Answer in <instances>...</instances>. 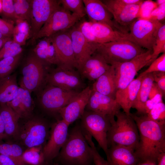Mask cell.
Returning <instances> with one entry per match:
<instances>
[{
	"instance_id": "cell-4",
	"label": "cell",
	"mask_w": 165,
	"mask_h": 165,
	"mask_svg": "<svg viewBox=\"0 0 165 165\" xmlns=\"http://www.w3.org/2000/svg\"><path fill=\"white\" fill-rule=\"evenodd\" d=\"M146 51L137 44L127 40L99 43L96 52L112 65L129 61Z\"/></svg>"
},
{
	"instance_id": "cell-34",
	"label": "cell",
	"mask_w": 165,
	"mask_h": 165,
	"mask_svg": "<svg viewBox=\"0 0 165 165\" xmlns=\"http://www.w3.org/2000/svg\"><path fill=\"white\" fill-rule=\"evenodd\" d=\"M21 57V54L0 61V80L11 75L18 64Z\"/></svg>"
},
{
	"instance_id": "cell-57",
	"label": "cell",
	"mask_w": 165,
	"mask_h": 165,
	"mask_svg": "<svg viewBox=\"0 0 165 165\" xmlns=\"http://www.w3.org/2000/svg\"><path fill=\"white\" fill-rule=\"evenodd\" d=\"M156 3L158 6L165 3V0H157L156 1Z\"/></svg>"
},
{
	"instance_id": "cell-9",
	"label": "cell",
	"mask_w": 165,
	"mask_h": 165,
	"mask_svg": "<svg viewBox=\"0 0 165 165\" xmlns=\"http://www.w3.org/2000/svg\"><path fill=\"white\" fill-rule=\"evenodd\" d=\"M81 18L65 10L60 5L53 13L32 40L49 37L58 32L68 30Z\"/></svg>"
},
{
	"instance_id": "cell-20",
	"label": "cell",
	"mask_w": 165,
	"mask_h": 165,
	"mask_svg": "<svg viewBox=\"0 0 165 165\" xmlns=\"http://www.w3.org/2000/svg\"><path fill=\"white\" fill-rule=\"evenodd\" d=\"M101 1L113 16L114 21L119 26H129L136 19L139 17L142 3L123 6L115 4L112 0Z\"/></svg>"
},
{
	"instance_id": "cell-22",
	"label": "cell",
	"mask_w": 165,
	"mask_h": 165,
	"mask_svg": "<svg viewBox=\"0 0 165 165\" xmlns=\"http://www.w3.org/2000/svg\"><path fill=\"white\" fill-rule=\"evenodd\" d=\"M106 156L108 165H137L139 162L134 150L123 146L109 147Z\"/></svg>"
},
{
	"instance_id": "cell-1",
	"label": "cell",
	"mask_w": 165,
	"mask_h": 165,
	"mask_svg": "<svg viewBox=\"0 0 165 165\" xmlns=\"http://www.w3.org/2000/svg\"><path fill=\"white\" fill-rule=\"evenodd\" d=\"M130 115L138 129L139 141L134 152L139 162L157 164L159 156L165 152V122L154 120L147 115Z\"/></svg>"
},
{
	"instance_id": "cell-14",
	"label": "cell",
	"mask_w": 165,
	"mask_h": 165,
	"mask_svg": "<svg viewBox=\"0 0 165 165\" xmlns=\"http://www.w3.org/2000/svg\"><path fill=\"white\" fill-rule=\"evenodd\" d=\"M46 82L47 84L69 90H77L85 86L78 71L58 66L47 73Z\"/></svg>"
},
{
	"instance_id": "cell-5",
	"label": "cell",
	"mask_w": 165,
	"mask_h": 165,
	"mask_svg": "<svg viewBox=\"0 0 165 165\" xmlns=\"http://www.w3.org/2000/svg\"><path fill=\"white\" fill-rule=\"evenodd\" d=\"M82 128L93 137L106 155L108 147L107 134L111 125L110 118L98 113L85 110L80 118Z\"/></svg>"
},
{
	"instance_id": "cell-7",
	"label": "cell",
	"mask_w": 165,
	"mask_h": 165,
	"mask_svg": "<svg viewBox=\"0 0 165 165\" xmlns=\"http://www.w3.org/2000/svg\"><path fill=\"white\" fill-rule=\"evenodd\" d=\"M79 92L47 84L41 90L39 100L42 108L52 113H58Z\"/></svg>"
},
{
	"instance_id": "cell-41",
	"label": "cell",
	"mask_w": 165,
	"mask_h": 165,
	"mask_svg": "<svg viewBox=\"0 0 165 165\" xmlns=\"http://www.w3.org/2000/svg\"><path fill=\"white\" fill-rule=\"evenodd\" d=\"M2 13L6 20L15 22L16 19L13 0H2Z\"/></svg>"
},
{
	"instance_id": "cell-60",
	"label": "cell",
	"mask_w": 165,
	"mask_h": 165,
	"mask_svg": "<svg viewBox=\"0 0 165 165\" xmlns=\"http://www.w3.org/2000/svg\"></svg>"
},
{
	"instance_id": "cell-2",
	"label": "cell",
	"mask_w": 165,
	"mask_h": 165,
	"mask_svg": "<svg viewBox=\"0 0 165 165\" xmlns=\"http://www.w3.org/2000/svg\"><path fill=\"white\" fill-rule=\"evenodd\" d=\"M59 165H94L93 152L79 124L70 130L67 140L54 160Z\"/></svg>"
},
{
	"instance_id": "cell-30",
	"label": "cell",
	"mask_w": 165,
	"mask_h": 165,
	"mask_svg": "<svg viewBox=\"0 0 165 165\" xmlns=\"http://www.w3.org/2000/svg\"><path fill=\"white\" fill-rule=\"evenodd\" d=\"M15 23L13 40L21 46L24 45L26 40L30 38V25L26 20L17 19Z\"/></svg>"
},
{
	"instance_id": "cell-27",
	"label": "cell",
	"mask_w": 165,
	"mask_h": 165,
	"mask_svg": "<svg viewBox=\"0 0 165 165\" xmlns=\"http://www.w3.org/2000/svg\"><path fill=\"white\" fill-rule=\"evenodd\" d=\"M0 115L2 118L6 136H18L20 116L6 104L0 105Z\"/></svg>"
},
{
	"instance_id": "cell-45",
	"label": "cell",
	"mask_w": 165,
	"mask_h": 165,
	"mask_svg": "<svg viewBox=\"0 0 165 165\" xmlns=\"http://www.w3.org/2000/svg\"><path fill=\"white\" fill-rule=\"evenodd\" d=\"M13 22L0 18V33L9 38L13 37Z\"/></svg>"
},
{
	"instance_id": "cell-31",
	"label": "cell",
	"mask_w": 165,
	"mask_h": 165,
	"mask_svg": "<svg viewBox=\"0 0 165 165\" xmlns=\"http://www.w3.org/2000/svg\"><path fill=\"white\" fill-rule=\"evenodd\" d=\"M43 146L28 148L24 151L23 159L28 165H44L46 162L42 152Z\"/></svg>"
},
{
	"instance_id": "cell-46",
	"label": "cell",
	"mask_w": 165,
	"mask_h": 165,
	"mask_svg": "<svg viewBox=\"0 0 165 165\" xmlns=\"http://www.w3.org/2000/svg\"><path fill=\"white\" fill-rule=\"evenodd\" d=\"M165 17V3L158 6L152 12L148 20L160 21L163 20Z\"/></svg>"
},
{
	"instance_id": "cell-12",
	"label": "cell",
	"mask_w": 165,
	"mask_h": 165,
	"mask_svg": "<svg viewBox=\"0 0 165 165\" xmlns=\"http://www.w3.org/2000/svg\"><path fill=\"white\" fill-rule=\"evenodd\" d=\"M69 126L62 119L52 125L49 137L42 148L46 162L53 161L58 155L67 140Z\"/></svg>"
},
{
	"instance_id": "cell-48",
	"label": "cell",
	"mask_w": 165,
	"mask_h": 165,
	"mask_svg": "<svg viewBox=\"0 0 165 165\" xmlns=\"http://www.w3.org/2000/svg\"><path fill=\"white\" fill-rule=\"evenodd\" d=\"M163 95L158 94L150 99H148L145 105V110L146 115L154 107L159 103L163 102Z\"/></svg>"
},
{
	"instance_id": "cell-10",
	"label": "cell",
	"mask_w": 165,
	"mask_h": 165,
	"mask_svg": "<svg viewBox=\"0 0 165 165\" xmlns=\"http://www.w3.org/2000/svg\"><path fill=\"white\" fill-rule=\"evenodd\" d=\"M51 126L42 119L32 118L25 123L18 136L28 148L43 147L49 137Z\"/></svg>"
},
{
	"instance_id": "cell-3",
	"label": "cell",
	"mask_w": 165,
	"mask_h": 165,
	"mask_svg": "<svg viewBox=\"0 0 165 165\" xmlns=\"http://www.w3.org/2000/svg\"><path fill=\"white\" fill-rule=\"evenodd\" d=\"M115 116L116 120L111 123L107 134L108 148L115 145L130 148L135 150L139 139L136 124L130 115L118 111Z\"/></svg>"
},
{
	"instance_id": "cell-8",
	"label": "cell",
	"mask_w": 165,
	"mask_h": 165,
	"mask_svg": "<svg viewBox=\"0 0 165 165\" xmlns=\"http://www.w3.org/2000/svg\"><path fill=\"white\" fill-rule=\"evenodd\" d=\"M152 52V50H147L129 61L112 65L115 71L117 90L126 88L139 70L148 65Z\"/></svg>"
},
{
	"instance_id": "cell-47",
	"label": "cell",
	"mask_w": 165,
	"mask_h": 165,
	"mask_svg": "<svg viewBox=\"0 0 165 165\" xmlns=\"http://www.w3.org/2000/svg\"><path fill=\"white\" fill-rule=\"evenodd\" d=\"M152 73L154 82L156 83L164 96L165 94V72H157Z\"/></svg>"
},
{
	"instance_id": "cell-28",
	"label": "cell",
	"mask_w": 165,
	"mask_h": 165,
	"mask_svg": "<svg viewBox=\"0 0 165 165\" xmlns=\"http://www.w3.org/2000/svg\"><path fill=\"white\" fill-rule=\"evenodd\" d=\"M19 87L16 75L14 74L0 80V105L6 104L16 96Z\"/></svg>"
},
{
	"instance_id": "cell-43",
	"label": "cell",
	"mask_w": 165,
	"mask_h": 165,
	"mask_svg": "<svg viewBox=\"0 0 165 165\" xmlns=\"http://www.w3.org/2000/svg\"><path fill=\"white\" fill-rule=\"evenodd\" d=\"M157 6L156 2L153 1H144L141 6L138 19L148 20L152 11Z\"/></svg>"
},
{
	"instance_id": "cell-36",
	"label": "cell",
	"mask_w": 165,
	"mask_h": 165,
	"mask_svg": "<svg viewBox=\"0 0 165 165\" xmlns=\"http://www.w3.org/2000/svg\"><path fill=\"white\" fill-rule=\"evenodd\" d=\"M58 2L64 9L82 18L86 14L82 0H60Z\"/></svg>"
},
{
	"instance_id": "cell-15",
	"label": "cell",
	"mask_w": 165,
	"mask_h": 165,
	"mask_svg": "<svg viewBox=\"0 0 165 165\" xmlns=\"http://www.w3.org/2000/svg\"><path fill=\"white\" fill-rule=\"evenodd\" d=\"M30 38L32 39L60 6L58 0H31Z\"/></svg>"
},
{
	"instance_id": "cell-24",
	"label": "cell",
	"mask_w": 165,
	"mask_h": 165,
	"mask_svg": "<svg viewBox=\"0 0 165 165\" xmlns=\"http://www.w3.org/2000/svg\"><path fill=\"white\" fill-rule=\"evenodd\" d=\"M143 76L139 75L125 88L117 90L115 99L123 111L129 115L136 98Z\"/></svg>"
},
{
	"instance_id": "cell-42",
	"label": "cell",
	"mask_w": 165,
	"mask_h": 165,
	"mask_svg": "<svg viewBox=\"0 0 165 165\" xmlns=\"http://www.w3.org/2000/svg\"><path fill=\"white\" fill-rule=\"evenodd\" d=\"M78 25L80 31L88 42L99 43L97 39L91 31L90 21L84 20L81 22H78Z\"/></svg>"
},
{
	"instance_id": "cell-17",
	"label": "cell",
	"mask_w": 165,
	"mask_h": 165,
	"mask_svg": "<svg viewBox=\"0 0 165 165\" xmlns=\"http://www.w3.org/2000/svg\"><path fill=\"white\" fill-rule=\"evenodd\" d=\"M91 91L88 86L79 92L59 111L62 119L70 125L80 119L85 111Z\"/></svg>"
},
{
	"instance_id": "cell-58",
	"label": "cell",
	"mask_w": 165,
	"mask_h": 165,
	"mask_svg": "<svg viewBox=\"0 0 165 165\" xmlns=\"http://www.w3.org/2000/svg\"><path fill=\"white\" fill-rule=\"evenodd\" d=\"M44 165H59L57 163L53 161L47 162Z\"/></svg>"
},
{
	"instance_id": "cell-50",
	"label": "cell",
	"mask_w": 165,
	"mask_h": 165,
	"mask_svg": "<svg viewBox=\"0 0 165 165\" xmlns=\"http://www.w3.org/2000/svg\"><path fill=\"white\" fill-rule=\"evenodd\" d=\"M158 94H163L156 83L154 82L150 89L148 97V99H150Z\"/></svg>"
},
{
	"instance_id": "cell-44",
	"label": "cell",
	"mask_w": 165,
	"mask_h": 165,
	"mask_svg": "<svg viewBox=\"0 0 165 165\" xmlns=\"http://www.w3.org/2000/svg\"><path fill=\"white\" fill-rule=\"evenodd\" d=\"M86 139L92 150L94 165H108L106 160L100 155L97 151L92 140V137L88 135L86 136Z\"/></svg>"
},
{
	"instance_id": "cell-39",
	"label": "cell",
	"mask_w": 165,
	"mask_h": 165,
	"mask_svg": "<svg viewBox=\"0 0 165 165\" xmlns=\"http://www.w3.org/2000/svg\"><path fill=\"white\" fill-rule=\"evenodd\" d=\"M157 72H165V53L154 60L149 67L139 75L143 76L147 74Z\"/></svg>"
},
{
	"instance_id": "cell-11",
	"label": "cell",
	"mask_w": 165,
	"mask_h": 165,
	"mask_svg": "<svg viewBox=\"0 0 165 165\" xmlns=\"http://www.w3.org/2000/svg\"><path fill=\"white\" fill-rule=\"evenodd\" d=\"M163 24L158 21L137 19L129 26V33L139 46L152 50L158 30Z\"/></svg>"
},
{
	"instance_id": "cell-56",
	"label": "cell",
	"mask_w": 165,
	"mask_h": 165,
	"mask_svg": "<svg viewBox=\"0 0 165 165\" xmlns=\"http://www.w3.org/2000/svg\"><path fill=\"white\" fill-rule=\"evenodd\" d=\"M137 165H157V164L153 162L145 161L139 162Z\"/></svg>"
},
{
	"instance_id": "cell-59",
	"label": "cell",
	"mask_w": 165,
	"mask_h": 165,
	"mask_svg": "<svg viewBox=\"0 0 165 165\" xmlns=\"http://www.w3.org/2000/svg\"><path fill=\"white\" fill-rule=\"evenodd\" d=\"M2 12V0H0V13Z\"/></svg>"
},
{
	"instance_id": "cell-23",
	"label": "cell",
	"mask_w": 165,
	"mask_h": 165,
	"mask_svg": "<svg viewBox=\"0 0 165 165\" xmlns=\"http://www.w3.org/2000/svg\"><path fill=\"white\" fill-rule=\"evenodd\" d=\"M90 22L92 33L99 43L119 40H127L136 43L129 33L114 30L105 24Z\"/></svg>"
},
{
	"instance_id": "cell-55",
	"label": "cell",
	"mask_w": 165,
	"mask_h": 165,
	"mask_svg": "<svg viewBox=\"0 0 165 165\" xmlns=\"http://www.w3.org/2000/svg\"><path fill=\"white\" fill-rule=\"evenodd\" d=\"M157 165H165V152L162 153L159 156Z\"/></svg>"
},
{
	"instance_id": "cell-37",
	"label": "cell",
	"mask_w": 165,
	"mask_h": 165,
	"mask_svg": "<svg viewBox=\"0 0 165 165\" xmlns=\"http://www.w3.org/2000/svg\"><path fill=\"white\" fill-rule=\"evenodd\" d=\"M31 93L24 89L19 115L20 118H29L32 114L35 105Z\"/></svg>"
},
{
	"instance_id": "cell-29",
	"label": "cell",
	"mask_w": 165,
	"mask_h": 165,
	"mask_svg": "<svg viewBox=\"0 0 165 165\" xmlns=\"http://www.w3.org/2000/svg\"><path fill=\"white\" fill-rule=\"evenodd\" d=\"M23 151L22 148L14 143L0 144V153L8 157L16 165H28L23 159Z\"/></svg>"
},
{
	"instance_id": "cell-54",
	"label": "cell",
	"mask_w": 165,
	"mask_h": 165,
	"mask_svg": "<svg viewBox=\"0 0 165 165\" xmlns=\"http://www.w3.org/2000/svg\"><path fill=\"white\" fill-rule=\"evenodd\" d=\"M11 38L5 36L0 33V49L3 47L4 44Z\"/></svg>"
},
{
	"instance_id": "cell-25",
	"label": "cell",
	"mask_w": 165,
	"mask_h": 165,
	"mask_svg": "<svg viewBox=\"0 0 165 165\" xmlns=\"http://www.w3.org/2000/svg\"><path fill=\"white\" fill-rule=\"evenodd\" d=\"M92 89L115 99L117 90L114 67L110 68L98 78L93 85Z\"/></svg>"
},
{
	"instance_id": "cell-6",
	"label": "cell",
	"mask_w": 165,
	"mask_h": 165,
	"mask_svg": "<svg viewBox=\"0 0 165 165\" xmlns=\"http://www.w3.org/2000/svg\"><path fill=\"white\" fill-rule=\"evenodd\" d=\"M45 64L34 54L26 59L22 69L20 87L30 93L41 90L46 82Z\"/></svg>"
},
{
	"instance_id": "cell-35",
	"label": "cell",
	"mask_w": 165,
	"mask_h": 165,
	"mask_svg": "<svg viewBox=\"0 0 165 165\" xmlns=\"http://www.w3.org/2000/svg\"><path fill=\"white\" fill-rule=\"evenodd\" d=\"M151 58L148 65L161 53H165V24H163L158 30L157 36L153 46Z\"/></svg>"
},
{
	"instance_id": "cell-51",
	"label": "cell",
	"mask_w": 165,
	"mask_h": 165,
	"mask_svg": "<svg viewBox=\"0 0 165 165\" xmlns=\"http://www.w3.org/2000/svg\"><path fill=\"white\" fill-rule=\"evenodd\" d=\"M43 38L38 43L36 47L45 49L47 48L52 44L49 37Z\"/></svg>"
},
{
	"instance_id": "cell-49",
	"label": "cell",
	"mask_w": 165,
	"mask_h": 165,
	"mask_svg": "<svg viewBox=\"0 0 165 165\" xmlns=\"http://www.w3.org/2000/svg\"><path fill=\"white\" fill-rule=\"evenodd\" d=\"M144 0H112L114 3L123 6L139 4Z\"/></svg>"
},
{
	"instance_id": "cell-16",
	"label": "cell",
	"mask_w": 165,
	"mask_h": 165,
	"mask_svg": "<svg viewBox=\"0 0 165 165\" xmlns=\"http://www.w3.org/2000/svg\"><path fill=\"white\" fill-rule=\"evenodd\" d=\"M78 70L97 50L99 43L88 42L80 31L78 22L68 29Z\"/></svg>"
},
{
	"instance_id": "cell-33",
	"label": "cell",
	"mask_w": 165,
	"mask_h": 165,
	"mask_svg": "<svg viewBox=\"0 0 165 165\" xmlns=\"http://www.w3.org/2000/svg\"><path fill=\"white\" fill-rule=\"evenodd\" d=\"M13 2L16 19L26 20L30 24L31 0H13Z\"/></svg>"
},
{
	"instance_id": "cell-13",
	"label": "cell",
	"mask_w": 165,
	"mask_h": 165,
	"mask_svg": "<svg viewBox=\"0 0 165 165\" xmlns=\"http://www.w3.org/2000/svg\"><path fill=\"white\" fill-rule=\"evenodd\" d=\"M67 30L58 32L50 37L59 61L57 66L67 69L77 68L71 37Z\"/></svg>"
},
{
	"instance_id": "cell-52",
	"label": "cell",
	"mask_w": 165,
	"mask_h": 165,
	"mask_svg": "<svg viewBox=\"0 0 165 165\" xmlns=\"http://www.w3.org/2000/svg\"><path fill=\"white\" fill-rule=\"evenodd\" d=\"M0 165H16L8 157L0 153Z\"/></svg>"
},
{
	"instance_id": "cell-21",
	"label": "cell",
	"mask_w": 165,
	"mask_h": 165,
	"mask_svg": "<svg viewBox=\"0 0 165 165\" xmlns=\"http://www.w3.org/2000/svg\"><path fill=\"white\" fill-rule=\"evenodd\" d=\"M111 66L101 55L95 51L78 70L81 77L94 81L108 70Z\"/></svg>"
},
{
	"instance_id": "cell-18",
	"label": "cell",
	"mask_w": 165,
	"mask_h": 165,
	"mask_svg": "<svg viewBox=\"0 0 165 165\" xmlns=\"http://www.w3.org/2000/svg\"><path fill=\"white\" fill-rule=\"evenodd\" d=\"M121 108L115 99L92 89L85 110L91 111L115 119L116 113Z\"/></svg>"
},
{
	"instance_id": "cell-40",
	"label": "cell",
	"mask_w": 165,
	"mask_h": 165,
	"mask_svg": "<svg viewBox=\"0 0 165 165\" xmlns=\"http://www.w3.org/2000/svg\"><path fill=\"white\" fill-rule=\"evenodd\" d=\"M151 119L159 122H165V105L163 102L158 103L147 115Z\"/></svg>"
},
{
	"instance_id": "cell-53",
	"label": "cell",
	"mask_w": 165,
	"mask_h": 165,
	"mask_svg": "<svg viewBox=\"0 0 165 165\" xmlns=\"http://www.w3.org/2000/svg\"><path fill=\"white\" fill-rule=\"evenodd\" d=\"M6 136L4 123L0 115V141Z\"/></svg>"
},
{
	"instance_id": "cell-32",
	"label": "cell",
	"mask_w": 165,
	"mask_h": 165,
	"mask_svg": "<svg viewBox=\"0 0 165 165\" xmlns=\"http://www.w3.org/2000/svg\"><path fill=\"white\" fill-rule=\"evenodd\" d=\"M33 53L45 64H55L57 66L59 63L54 47L52 44L45 49L35 47Z\"/></svg>"
},
{
	"instance_id": "cell-19",
	"label": "cell",
	"mask_w": 165,
	"mask_h": 165,
	"mask_svg": "<svg viewBox=\"0 0 165 165\" xmlns=\"http://www.w3.org/2000/svg\"><path fill=\"white\" fill-rule=\"evenodd\" d=\"M90 21L107 24L115 30L127 33L112 20V15L101 1L82 0Z\"/></svg>"
},
{
	"instance_id": "cell-26",
	"label": "cell",
	"mask_w": 165,
	"mask_h": 165,
	"mask_svg": "<svg viewBox=\"0 0 165 165\" xmlns=\"http://www.w3.org/2000/svg\"><path fill=\"white\" fill-rule=\"evenodd\" d=\"M154 82L152 73L147 74L143 76L136 98L132 107L137 110L136 115H146L145 103L148 100L149 92Z\"/></svg>"
},
{
	"instance_id": "cell-38",
	"label": "cell",
	"mask_w": 165,
	"mask_h": 165,
	"mask_svg": "<svg viewBox=\"0 0 165 165\" xmlns=\"http://www.w3.org/2000/svg\"><path fill=\"white\" fill-rule=\"evenodd\" d=\"M22 51L21 46L11 38L6 42L0 49V61L4 58L21 54Z\"/></svg>"
}]
</instances>
